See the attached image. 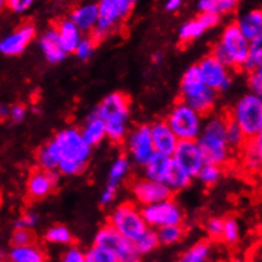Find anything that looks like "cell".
I'll list each match as a JSON object with an SVG mask.
<instances>
[{"label":"cell","mask_w":262,"mask_h":262,"mask_svg":"<svg viewBox=\"0 0 262 262\" xmlns=\"http://www.w3.org/2000/svg\"><path fill=\"white\" fill-rule=\"evenodd\" d=\"M181 7H182V2H181V0H168V2L166 3V5H164L166 10H168V12H176V10L180 9Z\"/></svg>","instance_id":"816d5d0a"},{"label":"cell","mask_w":262,"mask_h":262,"mask_svg":"<svg viewBox=\"0 0 262 262\" xmlns=\"http://www.w3.org/2000/svg\"><path fill=\"white\" fill-rule=\"evenodd\" d=\"M191 181H192V178L190 176L186 173V172H183L174 163H172V167L169 169L168 174H167L164 183H166V186L172 192H174V191L185 190L186 187H188L191 185Z\"/></svg>","instance_id":"83f0119b"},{"label":"cell","mask_w":262,"mask_h":262,"mask_svg":"<svg viewBox=\"0 0 262 262\" xmlns=\"http://www.w3.org/2000/svg\"><path fill=\"white\" fill-rule=\"evenodd\" d=\"M38 223V216L35 213H25L15 222L14 229H33Z\"/></svg>","instance_id":"f6af8a7d"},{"label":"cell","mask_w":262,"mask_h":262,"mask_svg":"<svg viewBox=\"0 0 262 262\" xmlns=\"http://www.w3.org/2000/svg\"><path fill=\"white\" fill-rule=\"evenodd\" d=\"M36 245V234L32 229H14L12 234L13 247Z\"/></svg>","instance_id":"60d3db41"},{"label":"cell","mask_w":262,"mask_h":262,"mask_svg":"<svg viewBox=\"0 0 262 262\" xmlns=\"http://www.w3.org/2000/svg\"><path fill=\"white\" fill-rule=\"evenodd\" d=\"M45 239L49 243H54V245H70L73 242V234L68 227L62 224H56L50 227L46 230L45 234Z\"/></svg>","instance_id":"1f68e13d"},{"label":"cell","mask_w":262,"mask_h":262,"mask_svg":"<svg viewBox=\"0 0 262 262\" xmlns=\"http://www.w3.org/2000/svg\"><path fill=\"white\" fill-rule=\"evenodd\" d=\"M210 256V245L206 241H200L188 248L178 262H208Z\"/></svg>","instance_id":"f546056e"},{"label":"cell","mask_w":262,"mask_h":262,"mask_svg":"<svg viewBox=\"0 0 262 262\" xmlns=\"http://www.w3.org/2000/svg\"><path fill=\"white\" fill-rule=\"evenodd\" d=\"M216 94L218 93L204 84L198 65H192L186 70L181 80V96L183 103L204 116L214 108Z\"/></svg>","instance_id":"277c9868"},{"label":"cell","mask_w":262,"mask_h":262,"mask_svg":"<svg viewBox=\"0 0 262 262\" xmlns=\"http://www.w3.org/2000/svg\"><path fill=\"white\" fill-rule=\"evenodd\" d=\"M250 42L245 38L237 23H229L223 31L219 42L215 45L211 54L228 69L242 68L248 54Z\"/></svg>","instance_id":"5b68a950"},{"label":"cell","mask_w":262,"mask_h":262,"mask_svg":"<svg viewBox=\"0 0 262 262\" xmlns=\"http://www.w3.org/2000/svg\"><path fill=\"white\" fill-rule=\"evenodd\" d=\"M8 116H9V108L0 103V120L8 119Z\"/></svg>","instance_id":"f5cc1de1"},{"label":"cell","mask_w":262,"mask_h":262,"mask_svg":"<svg viewBox=\"0 0 262 262\" xmlns=\"http://www.w3.org/2000/svg\"><path fill=\"white\" fill-rule=\"evenodd\" d=\"M198 8L201 13H213L216 15L228 14L237 8L235 0H200Z\"/></svg>","instance_id":"4316f807"},{"label":"cell","mask_w":262,"mask_h":262,"mask_svg":"<svg viewBox=\"0 0 262 262\" xmlns=\"http://www.w3.org/2000/svg\"><path fill=\"white\" fill-rule=\"evenodd\" d=\"M260 68H262V38H257L250 42L247 57L241 69L247 73H252Z\"/></svg>","instance_id":"f1b7e54d"},{"label":"cell","mask_w":262,"mask_h":262,"mask_svg":"<svg viewBox=\"0 0 262 262\" xmlns=\"http://www.w3.org/2000/svg\"><path fill=\"white\" fill-rule=\"evenodd\" d=\"M225 138L229 148H239L246 143V136L243 135L242 130L239 129L234 120L232 117H227V124H225Z\"/></svg>","instance_id":"e575fe53"},{"label":"cell","mask_w":262,"mask_h":262,"mask_svg":"<svg viewBox=\"0 0 262 262\" xmlns=\"http://www.w3.org/2000/svg\"><path fill=\"white\" fill-rule=\"evenodd\" d=\"M0 262H8V258L3 253H0Z\"/></svg>","instance_id":"9f6ffc18"},{"label":"cell","mask_w":262,"mask_h":262,"mask_svg":"<svg viewBox=\"0 0 262 262\" xmlns=\"http://www.w3.org/2000/svg\"><path fill=\"white\" fill-rule=\"evenodd\" d=\"M59 182V172L35 169L27 181L28 196L33 200H40L52 192Z\"/></svg>","instance_id":"e0dca14e"},{"label":"cell","mask_w":262,"mask_h":262,"mask_svg":"<svg viewBox=\"0 0 262 262\" xmlns=\"http://www.w3.org/2000/svg\"><path fill=\"white\" fill-rule=\"evenodd\" d=\"M198 69L200 72L204 84L215 93L228 91L232 84L229 69L224 67L213 54L203 57L198 64Z\"/></svg>","instance_id":"7c38bea8"},{"label":"cell","mask_w":262,"mask_h":262,"mask_svg":"<svg viewBox=\"0 0 262 262\" xmlns=\"http://www.w3.org/2000/svg\"><path fill=\"white\" fill-rule=\"evenodd\" d=\"M96 45L97 42L91 37V36H89V37L82 38V41L78 45L77 50H75V55H77L80 60H88L89 57L93 55L94 50H96Z\"/></svg>","instance_id":"b9f144b4"},{"label":"cell","mask_w":262,"mask_h":262,"mask_svg":"<svg viewBox=\"0 0 262 262\" xmlns=\"http://www.w3.org/2000/svg\"><path fill=\"white\" fill-rule=\"evenodd\" d=\"M172 163H173V161H172L171 157L156 153L149 159L148 163L144 166V168H145L144 172H145L146 180L164 183L167 174H168L169 169L172 167Z\"/></svg>","instance_id":"cb8c5ba5"},{"label":"cell","mask_w":262,"mask_h":262,"mask_svg":"<svg viewBox=\"0 0 262 262\" xmlns=\"http://www.w3.org/2000/svg\"><path fill=\"white\" fill-rule=\"evenodd\" d=\"M129 171H130L129 158L125 156L119 157V158L114 162L111 169H110L108 183H107V185L119 187V185L124 181V178L126 177L127 173H129Z\"/></svg>","instance_id":"4dcf8cb0"},{"label":"cell","mask_w":262,"mask_h":262,"mask_svg":"<svg viewBox=\"0 0 262 262\" xmlns=\"http://www.w3.org/2000/svg\"><path fill=\"white\" fill-rule=\"evenodd\" d=\"M135 247L138 250V252L140 255H146V253H150L151 251L156 250L157 247L159 246V241H158V235H157V230L150 229L148 228L146 232L136 241Z\"/></svg>","instance_id":"d590c367"},{"label":"cell","mask_w":262,"mask_h":262,"mask_svg":"<svg viewBox=\"0 0 262 262\" xmlns=\"http://www.w3.org/2000/svg\"><path fill=\"white\" fill-rule=\"evenodd\" d=\"M235 124L242 130L246 139L260 136L262 133V99L248 93L243 96L233 108L230 115Z\"/></svg>","instance_id":"52a82bcc"},{"label":"cell","mask_w":262,"mask_h":262,"mask_svg":"<svg viewBox=\"0 0 262 262\" xmlns=\"http://www.w3.org/2000/svg\"><path fill=\"white\" fill-rule=\"evenodd\" d=\"M26 115H27V110H26L23 104H14V106L9 108V116L8 117L14 124H19V122H22L26 119Z\"/></svg>","instance_id":"681fc988"},{"label":"cell","mask_w":262,"mask_h":262,"mask_svg":"<svg viewBox=\"0 0 262 262\" xmlns=\"http://www.w3.org/2000/svg\"><path fill=\"white\" fill-rule=\"evenodd\" d=\"M32 5V0H9L7 2V8L10 9L12 12L18 13H25L26 10H28Z\"/></svg>","instance_id":"c3c4849f"},{"label":"cell","mask_w":262,"mask_h":262,"mask_svg":"<svg viewBox=\"0 0 262 262\" xmlns=\"http://www.w3.org/2000/svg\"><path fill=\"white\" fill-rule=\"evenodd\" d=\"M126 146L131 159L139 166H145L156 154L150 136V126L140 125L135 127L126 138Z\"/></svg>","instance_id":"4fadbf2b"},{"label":"cell","mask_w":262,"mask_h":262,"mask_svg":"<svg viewBox=\"0 0 262 262\" xmlns=\"http://www.w3.org/2000/svg\"><path fill=\"white\" fill-rule=\"evenodd\" d=\"M108 224L119 234L133 243H135L148 229L140 209L133 203H124L117 206L110 215Z\"/></svg>","instance_id":"9c48e42d"},{"label":"cell","mask_w":262,"mask_h":262,"mask_svg":"<svg viewBox=\"0 0 262 262\" xmlns=\"http://www.w3.org/2000/svg\"><path fill=\"white\" fill-rule=\"evenodd\" d=\"M242 148L245 167L248 171L257 172L262 162V136L247 139Z\"/></svg>","instance_id":"d4e9b609"},{"label":"cell","mask_w":262,"mask_h":262,"mask_svg":"<svg viewBox=\"0 0 262 262\" xmlns=\"http://www.w3.org/2000/svg\"><path fill=\"white\" fill-rule=\"evenodd\" d=\"M222 173V167L214 166V164H204L203 168L200 169V172H199L196 177H199V180H200L204 185L213 186L220 180Z\"/></svg>","instance_id":"f35d334b"},{"label":"cell","mask_w":262,"mask_h":262,"mask_svg":"<svg viewBox=\"0 0 262 262\" xmlns=\"http://www.w3.org/2000/svg\"><path fill=\"white\" fill-rule=\"evenodd\" d=\"M98 19L91 37L102 41L120 22L126 19L134 9V0H102L98 4Z\"/></svg>","instance_id":"8992f818"},{"label":"cell","mask_w":262,"mask_h":262,"mask_svg":"<svg viewBox=\"0 0 262 262\" xmlns=\"http://www.w3.org/2000/svg\"><path fill=\"white\" fill-rule=\"evenodd\" d=\"M183 233H185V229H183L182 224L181 225H168V227L159 228L157 230V235H158L159 245H174V243L180 242L183 237Z\"/></svg>","instance_id":"836d02e7"},{"label":"cell","mask_w":262,"mask_h":262,"mask_svg":"<svg viewBox=\"0 0 262 262\" xmlns=\"http://www.w3.org/2000/svg\"><path fill=\"white\" fill-rule=\"evenodd\" d=\"M40 47L46 60L51 64H59L67 56V54L62 50L61 43H60L59 36H57L55 27L45 31L40 38Z\"/></svg>","instance_id":"44dd1931"},{"label":"cell","mask_w":262,"mask_h":262,"mask_svg":"<svg viewBox=\"0 0 262 262\" xmlns=\"http://www.w3.org/2000/svg\"><path fill=\"white\" fill-rule=\"evenodd\" d=\"M241 238V225L237 218L234 216H228L223 223V233L222 239L227 245L234 246L237 245Z\"/></svg>","instance_id":"d6a6232c"},{"label":"cell","mask_w":262,"mask_h":262,"mask_svg":"<svg viewBox=\"0 0 262 262\" xmlns=\"http://www.w3.org/2000/svg\"><path fill=\"white\" fill-rule=\"evenodd\" d=\"M133 193L141 208L169 200L173 195V192L167 187L166 183L156 182V181L146 180V178L139 180L134 183Z\"/></svg>","instance_id":"9a60e30c"},{"label":"cell","mask_w":262,"mask_h":262,"mask_svg":"<svg viewBox=\"0 0 262 262\" xmlns=\"http://www.w3.org/2000/svg\"><path fill=\"white\" fill-rule=\"evenodd\" d=\"M106 126V138L114 143H121L127 134L130 116V99L121 92L108 94L94 110Z\"/></svg>","instance_id":"3957f363"},{"label":"cell","mask_w":262,"mask_h":262,"mask_svg":"<svg viewBox=\"0 0 262 262\" xmlns=\"http://www.w3.org/2000/svg\"><path fill=\"white\" fill-rule=\"evenodd\" d=\"M141 215L148 228H163L168 225H181L183 220V211L172 199L140 209Z\"/></svg>","instance_id":"8fae6325"},{"label":"cell","mask_w":262,"mask_h":262,"mask_svg":"<svg viewBox=\"0 0 262 262\" xmlns=\"http://www.w3.org/2000/svg\"><path fill=\"white\" fill-rule=\"evenodd\" d=\"M85 262H119L108 250L99 246H92L85 252Z\"/></svg>","instance_id":"ab89813d"},{"label":"cell","mask_w":262,"mask_h":262,"mask_svg":"<svg viewBox=\"0 0 262 262\" xmlns=\"http://www.w3.org/2000/svg\"><path fill=\"white\" fill-rule=\"evenodd\" d=\"M57 36H59L60 43H61L62 50L65 54H72L75 52L78 45L83 38V33L78 30L77 26L68 18V19H62L55 26Z\"/></svg>","instance_id":"ffe728a7"},{"label":"cell","mask_w":262,"mask_h":262,"mask_svg":"<svg viewBox=\"0 0 262 262\" xmlns=\"http://www.w3.org/2000/svg\"><path fill=\"white\" fill-rule=\"evenodd\" d=\"M116 193H117V187L107 185V187L104 188V191L101 195V200H99L101 205L103 206L110 205V204L115 200V198H116Z\"/></svg>","instance_id":"f907efd6"},{"label":"cell","mask_w":262,"mask_h":262,"mask_svg":"<svg viewBox=\"0 0 262 262\" xmlns=\"http://www.w3.org/2000/svg\"><path fill=\"white\" fill-rule=\"evenodd\" d=\"M248 87L251 89V93L255 96L261 97L262 94V68L250 73L248 77Z\"/></svg>","instance_id":"ee69618b"},{"label":"cell","mask_w":262,"mask_h":262,"mask_svg":"<svg viewBox=\"0 0 262 262\" xmlns=\"http://www.w3.org/2000/svg\"><path fill=\"white\" fill-rule=\"evenodd\" d=\"M5 7H7V2H4V0H0V10L4 9Z\"/></svg>","instance_id":"11a10c76"},{"label":"cell","mask_w":262,"mask_h":262,"mask_svg":"<svg viewBox=\"0 0 262 262\" xmlns=\"http://www.w3.org/2000/svg\"><path fill=\"white\" fill-rule=\"evenodd\" d=\"M171 158L176 166L180 167L191 178L196 177L205 164L196 141H180Z\"/></svg>","instance_id":"5bb4252c"},{"label":"cell","mask_w":262,"mask_h":262,"mask_svg":"<svg viewBox=\"0 0 262 262\" xmlns=\"http://www.w3.org/2000/svg\"><path fill=\"white\" fill-rule=\"evenodd\" d=\"M69 19L82 33L92 32L96 28L97 19H98V5L97 3H85L78 5L72 10Z\"/></svg>","instance_id":"d6986e66"},{"label":"cell","mask_w":262,"mask_h":262,"mask_svg":"<svg viewBox=\"0 0 262 262\" xmlns=\"http://www.w3.org/2000/svg\"><path fill=\"white\" fill-rule=\"evenodd\" d=\"M196 19L200 22V25L203 26L205 30H209V28L216 27V26L220 23L222 17H219V15L216 14H213V13H200V15H199Z\"/></svg>","instance_id":"bcb514c9"},{"label":"cell","mask_w":262,"mask_h":262,"mask_svg":"<svg viewBox=\"0 0 262 262\" xmlns=\"http://www.w3.org/2000/svg\"><path fill=\"white\" fill-rule=\"evenodd\" d=\"M35 36V26L30 23L20 26L14 32L9 33L0 40V54L5 56H18L23 54Z\"/></svg>","instance_id":"2e32d148"},{"label":"cell","mask_w":262,"mask_h":262,"mask_svg":"<svg viewBox=\"0 0 262 262\" xmlns=\"http://www.w3.org/2000/svg\"><path fill=\"white\" fill-rule=\"evenodd\" d=\"M227 117H210L203 126L200 136L196 140L205 164L224 166L229 161L230 148L225 138Z\"/></svg>","instance_id":"7a4b0ae2"},{"label":"cell","mask_w":262,"mask_h":262,"mask_svg":"<svg viewBox=\"0 0 262 262\" xmlns=\"http://www.w3.org/2000/svg\"><path fill=\"white\" fill-rule=\"evenodd\" d=\"M94 245L108 250L119 262H140L141 255L135 245L119 234L110 224L98 230L94 238Z\"/></svg>","instance_id":"30bf717a"},{"label":"cell","mask_w":262,"mask_h":262,"mask_svg":"<svg viewBox=\"0 0 262 262\" xmlns=\"http://www.w3.org/2000/svg\"><path fill=\"white\" fill-rule=\"evenodd\" d=\"M79 131L83 140L91 148L92 146L98 145L106 138V126H104L103 120L97 116V114L94 111L89 115L87 121L83 125L82 129H79Z\"/></svg>","instance_id":"603a6c76"},{"label":"cell","mask_w":262,"mask_h":262,"mask_svg":"<svg viewBox=\"0 0 262 262\" xmlns=\"http://www.w3.org/2000/svg\"><path fill=\"white\" fill-rule=\"evenodd\" d=\"M204 32H205V28L200 25V22L198 19H191L181 26L178 36H180L181 42H190L200 37Z\"/></svg>","instance_id":"8d00e7d4"},{"label":"cell","mask_w":262,"mask_h":262,"mask_svg":"<svg viewBox=\"0 0 262 262\" xmlns=\"http://www.w3.org/2000/svg\"><path fill=\"white\" fill-rule=\"evenodd\" d=\"M162 60H163V56H162V54H159V52H157V54L153 55V61L157 62V64H159Z\"/></svg>","instance_id":"db71d44e"},{"label":"cell","mask_w":262,"mask_h":262,"mask_svg":"<svg viewBox=\"0 0 262 262\" xmlns=\"http://www.w3.org/2000/svg\"><path fill=\"white\" fill-rule=\"evenodd\" d=\"M150 136L156 153L172 157L178 145V139L166 121H158L150 126Z\"/></svg>","instance_id":"ac0fdd59"},{"label":"cell","mask_w":262,"mask_h":262,"mask_svg":"<svg viewBox=\"0 0 262 262\" xmlns=\"http://www.w3.org/2000/svg\"><path fill=\"white\" fill-rule=\"evenodd\" d=\"M223 223H224V219L219 218V216H214V218H210L206 222V232H208V235L211 239H222Z\"/></svg>","instance_id":"7bdbcfd3"},{"label":"cell","mask_w":262,"mask_h":262,"mask_svg":"<svg viewBox=\"0 0 262 262\" xmlns=\"http://www.w3.org/2000/svg\"><path fill=\"white\" fill-rule=\"evenodd\" d=\"M57 161V172L64 176L83 173L92 156V148L83 140L79 129L68 127L47 143Z\"/></svg>","instance_id":"6da1fadb"},{"label":"cell","mask_w":262,"mask_h":262,"mask_svg":"<svg viewBox=\"0 0 262 262\" xmlns=\"http://www.w3.org/2000/svg\"><path fill=\"white\" fill-rule=\"evenodd\" d=\"M8 262H46L47 256L40 246L30 245L13 247L8 253Z\"/></svg>","instance_id":"484cf974"},{"label":"cell","mask_w":262,"mask_h":262,"mask_svg":"<svg viewBox=\"0 0 262 262\" xmlns=\"http://www.w3.org/2000/svg\"><path fill=\"white\" fill-rule=\"evenodd\" d=\"M178 141H196L203 130V116L192 108L178 102L166 120Z\"/></svg>","instance_id":"ba28073f"},{"label":"cell","mask_w":262,"mask_h":262,"mask_svg":"<svg viewBox=\"0 0 262 262\" xmlns=\"http://www.w3.org/2000/svg\"><path fill=\"white\" fill-rule=\"evenodd\" d=\"M61 262H85V253L78 247H70L62 255Z\"/></svg>","instance_id":"7dc6e473"},{"label":"cell","mask_w":262,"mask_h":262,"mask_svg":"<svg viewBox=\"0 0 262 262\" xmlns=\"http://www.w3.org/2000/svg\"><path fill=\"white\" fill-rule=\"evenodd\" d=\"M238 28L248 42L262 38V12L261 9H253L239 18Z\"/></svg>","instance_id":"7402d4cb"},{"label":"cell","mask_w":262,"mask_h":262,"mask_svg":"<svg viewBox=\"0 0 262 262\" xmlns=\"http://www.w3.org/2000/svg\"><path fill=\"white\" fill-rule=\"evenodd\" d=\"M36 158H37L38 167H40V169H42V171H57V161L47 144L38 149Z\"/></svg>","instance_id":"74e56055"}]
</instances>
